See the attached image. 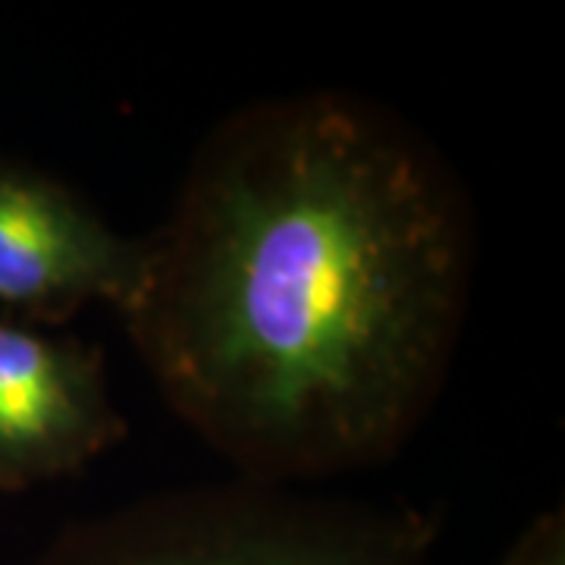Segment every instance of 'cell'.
Returning <instances> with one entry per match:
<instances>
[{
  "instance_id": "1",
  "label": "cell",
  "mask_w": 565,
  "mask_h": 565,
  "mask_svg": "<svg viewBox=\"0 0 565 565\" xmlns=\"http://www.w3.org/2000/svg\"><path fill=\"white\" fill-rule=\"evenodd\" d=\"M475 264V214L434 141L359 95L296 92L207 132L120 321L236 478L308 487L422 427Z\"/></svg>"
},
{
  "instance_id": "2",
  "label": "cell",
  "mask_w": 565,
  "mask_h": 565,
  "mask_svg": "<svg viewBox=\"0 0 565 565\" xmlns=\"http://www.w3.org/2000/svg\"><path fill=\"white\" fill-rule=\"evenodd\" d=\"M440 519L233 478L167 490L61 531L29 565H427Z\"/></svg>"
},
{
  "instance_id": "3",
  "label": "cell",
  "mask_w": 565,
  "mask_h": 565,
  "mask_svg": "<svg viewBox=\"0 0 565 565\" xmlns=\"http://www.w3.org/2000/svg\"><path fill=\"white\" fill-rule=\"evenodd\" d=\"M145 280V239L122 236L73 185L0 154V315L61 330L107 305L126 315Z\"/></svg>"
},
{
  "instance_id": "4",
  "label": "cell",
  "mask_w": 565,
  "mask_h": 565,
  "mask_svg": "<svg viewBox=\"0 0 565 565\" xmlns=\"http://www.w3.org/2000/svg\"><path fill=\"white\" fill-rule=\"evenodd\" d=\"M122 437L102 349L0 315V490L79 475Z\"/></svg>"
},
{
  "instance_id": "5",
  "label": "cell",
  "mask_w": 565,
  "mask_h": 565,
  "mask_svg": "<svg viewBox=\"0 0 565 565\" xmlns=\"http://www.w3.org/2000/svg\"><path fill=\"white\" fill-rule=\"evenodd\" d=\"M500 565H565L563 512H544L522 531V537L505 550Z\"/></svg>"
}]
</instances>
